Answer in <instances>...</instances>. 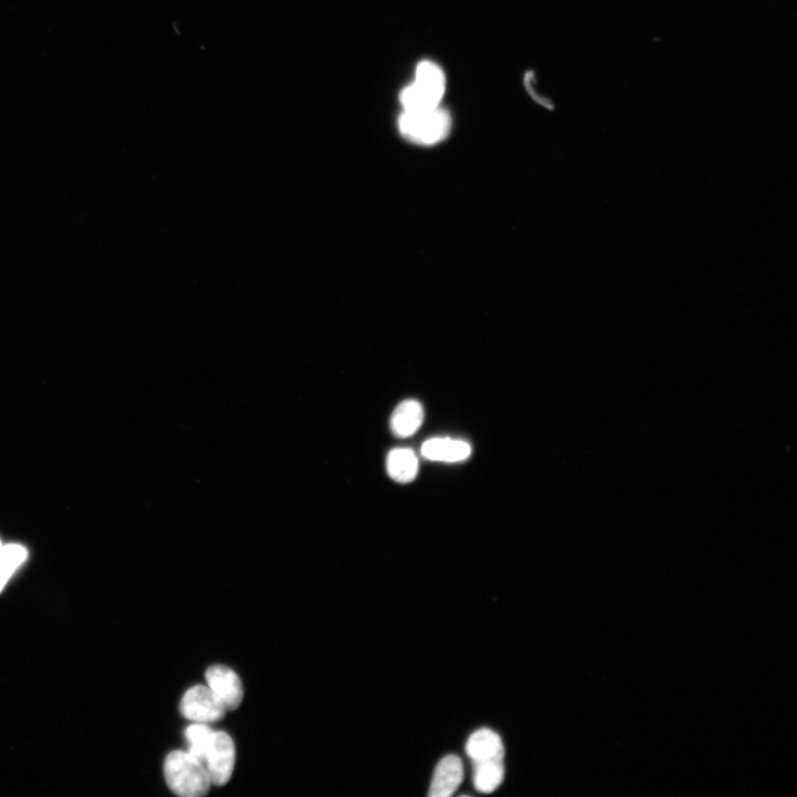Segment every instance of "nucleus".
I'll return each mask as SVG.
<instances>
[{
	"label": "nucleus",
	"mask_w": 797,
	"mask_h": 797,
	"mask_svg": "<svg viewBox=\"0 0 797 797\" xmlns=\"http://www.w3.org/2000/svg\"><path fill=\"white\" fill-rule=\"evenodd\" d=\"M164 776L170 789L183 797L205 796L212 785L205 765L183 751H173L167 757Z\"/></svg>",
	"instance_id": "f257e3e1"
},
{
	"label": "nucleus",
	"mask_w": 797,
	"mask_h": 797,
	"mask_svg": "<svg viewBox=\"0 0 797 797\" xmlns=\"http://www.w3.org/2000/svg\"><path fill=\"white\" fill-rule=\"evenodd\" d=\"M445 75L436 62L425 60L417 66L414 84L401 95L404 111H424L441 107L445 93Z\"/></svg>",
	"instance_id": "f03ea898"
},
{
	"label": "nucleus",
	"mask_w": 797,
	"mask_h": 797,
	"mask_svg": "<svg viewBox=\"0 0 797 797\" xmlns=\"http://www.w3.org/2000/svg\"><path fill=\"white\" fill-rule=\"evenodd\" d=\"M452 121L441 107L424 111H404L398 119V130L410 143L419 146H434L450 135Z\"/></svg>",
	"instance_id": "7ed1b4c3"
},
{
	"label": "nucleus",
	"mask_w": 797,
	"mask_h": 797,
	"mask_svg": "<svg viewBox=\"0 0 797 797\" xmlns=\"http://www.w3.org/2000/svg\"><path fill=\"white\" fill-rule=\"evenodd\" d=\"M182 715L196 723H212L221 721L226 709L208 686H195L188 689L180 704Z\"/></svg>",
	"instance_id": "20e7f679"
},
{
	"label": "nucleus",
	"mask_w": 797,
	"mask_h": 797,
	"mask_svg": "<svg viewBox=\"0 0 797 797\" xmlns=\"http://www.w3.org/2000/svg\"><path fill=\"white\" fill-rule=\"evenodd\" d=\"M235 760L236 748L231 736L224 731H214L204 761L212 784L222 786L231 780Z\"/></svg>",
	"instance_id": "39448f33"
},
{
	"label": "nucleus",
	"mask_w": 797,
	"mask_h": 797,
	"mask_svg": "<svg viewBox=\"0 0 797 797\" xmlns=\"http://www.w3.org/2000/svg\"><path fill=\"white\" fill-rule=\"evenodd\" d=\"M206 677L208 686L221 700L226 711H234L241 706L244 689L241 678L235 672L218 664L208 670Z\"/></svg>",
	"instance_id": "423d86ee"
},
{
	"label": "nucleus",
	"mask_w": 797,
	"mask_h": 797,
	"mask_svg": "<svg viewBox=\"0 0 797 797\" xmlns=\"http://www.w3.org/2000/svg\"><path fill=\"white\" fill-rule=\"evenodd\" d=\"M464 770L461 759L456 756H447L442 759L434 771L429 796L449 797L458 788L463 782Z\"/></svg>",
	"instance_id": "0eeeda50"
},
{
	"label": "nucleus",
	"mask_w": 797,
	"mask_h": 797,
	"mask_svg": "<svg viewBox=\"0 0 797 797\" xmlns=\"http://www.w3.org/2000/svg\"><path fill=\"white\" fill-rule=\"evenodd\" d=\"M467 752L474 763L493 760L504 761L505 757L502 739L490 728H481L470 737Z\"/></svg>",
	"instance_id": "6e6552de"
},
{
	"label": "nucleus",
	"mask_w": 797,
	"mask_h": 797,
	"mask_svg": "<svg viewBox=\"0 0 797 797\" xmlns=\"http://www.w3.org/2000/svg\"><path fill=\"white\" fill-rule=\"evenodd\" d=\"M424 407L417 401H406L398 405L391 418V430L398 438L414 436L422 426Z\"/></svg>",
	"instance_id": "1a4fd4ad"
},
{
	"label": "nucleus",
	"mask_w": 797,
	"mask_h": 797,
	"mask_svg": "<svg viewBox=\"0 0 797 797\" xmlns=\"http://www.w3.org/2000/svg\"><path fill=\"white\" fill-rule=\"evenodd\" d=\"M422 454L431 461L458 462L468 458L473 449L468 442L453 439H431L422 445Z\"/></svg>",
	"instance_id": "9d476101"
},
{
	"label": "nucleus",
	"mask_w": 797,
	"mask_h": 797,
	"mask_svg": "<svg viewBox=\"0 0 797 797\" xmlns=\"http://www.w3.org/2000/svg\"><path fill=\"white\" fill-rule=\"evenodd\" d=\"M387 470L393 481L412 483L418 476L419 462L413 450L395 449L388 454Z\"/></svg>",
	"instance_id": "9b49d317"
},
{
	"label": "nucleus",
	"mask_w": 797,
	"mask_h": 797,
	"mask_svg": "<svg viewBox=\"0 0 797 797\" xmlns=\"http://www.w3.org/2000/svg\"><path fill=\"white\" fill-rule=\"evenodd\" d=\"M474 782L478 790L492 793L502 784L505 775L504 761L493 760L474 763Z\"/></svg>",
	"instance_id": "f8f14e48"
},
{
	"label": "nucleus",
	"mask_w": 797,
	"mask_h": 797,
	"mask_svg": "<svg viewBox=\"0 0 797 797\" xmlns=\"http://www.w3.org/2000/svg\"><path fill=\"white\" fill-rule=\"evenodd\" d=\"M27 550L19 544L3 545L0 549V592L27 560Z\"/></svg>",
	"instance_id": "ddd939ff"
},
{
	"label": "nucleus",
	"mask_w": 797,
	"mask_h": 797,
	"mask_svg": "<svg viewBox=\"0 0 797 797\" xmlns=\"http://www.w3.org/2000/svg\"><path fill=\"white\" fill-rule=\"evenodd\" d=\"M214 731L206 723H196L185 729L188 753L204 764Z\"/></svg>",
	"instance_id": "4468645a"
},
{
	"label": "nucleus",
	"mask_w": 797,
	"mask_h": 797,
	"mask_svg": "<svg viewBox=\"0 0 797 797\" xmlns=\"http://www.w3.org/2000/svg\"><path fill=\"white\" fill-rule=\"evenodd\" d=\"M2 547H3L2 541H0V549H2Z\"/></svg>",
	"instance_id": "2eb2a0df"
}]
</instances>
